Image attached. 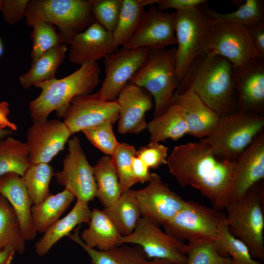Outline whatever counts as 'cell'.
<instances>
[{
  "label": "cell",
  "mask_w": 264,
  "mask_h": 264,
  "mask_svg": "<svg viewBox=\"0 0 264 264\" xmlns=\"http://www.w3.org/2000/svg\"><path fill=\"white\" fill-rule=\"evenodd\" d=\"M236 162L218 156L201 139L175 146L167 159L170 173L181 187L197 189L220 211L231 200Z\"/></svg>",
  "instance_id": "cell-1"
},
{
  "label": "cell",
  "mask_w": 264,
  "mask_h": 264,
  "mask_svg": "<svg viewBox=\"0 0 264 264\" xmlns=\"http://www.w3.org/2000/svg\"><path fill=\"white\" fill-rule=\"evenodd\" d=\"M235 67L226 58L203 53L192 65L175 93L195 92L220 117L238 110Z\"/></svg>",
  "instance_id": "cell-2"
},
{
  "label": "cell",
  "mask_w": 264,
  "mask_h": 264,
  "mask_svg": "<svg viewBox=\"0 0 264 264\" xmlns=\"http://www.w3.org/2000/svg\"><path fill=\"white\" fill-rule=\"evenodd\" d=\"M101 69L98 62H88L69 75L39 82L34 86L41 89L40 95L29 103L28 109L33 122L47 119L56 111L62 117L70 101L79 95L90 94L100 82Z\"/></svg>",
  "instance_id": "cell-3"
},
{
  "label": "cell",
  "mask_w": 264,
  "mask_h": 264,
  "mask_svg": "<svg viewBox=\"0 0 264 264\" xmlns=\"http://www.w3.org/2000/svg\"><path fill=\"white\" fill-rule=\"evenodd\" d=\"M24 17L29 26L39 22L57 26L66 44L95 22L90 0H29Z\"/></svg>",
  "instance_id": "cell-4"
},
{
  "label": "cell",
  "mask_w": 264,
  "mask_h": 264,
  "mask_svg": "<svg viewBox=\"0 0 264 264\" xmlns=\"http://www.w3.org/2000/svg\"><path fill=\"white\" fill-rule=\"evenodd\" d=\"M264 189L262 181L225 206L231 232L248 246L253 258L264 261Z\"/></svg>",
  "instance_id": "cell-5"
},
{
  "label": "cell",
  "mask_w": 264,
  "mask_h": 264,
  "mask_svg": "<svg viewBox=\"0 0 264 264\" xmlns=\"http://www.w3.org/2000/svg\"><path fill=\"white\" fill-rule=\"evenodd\" d=\"M264 127L263 115L237 110L220 117L212 133L201 140L218 156L236 161Z\"/></svg>",
  "instance_id": "cell-6"
},
{
  "label": "cell",
  "mask_w": 264,
  "mask_h": 264,
  "mask_svg": "<svg viewBox=\"0 0 264 264\" xmlns=\"http://www.w3.org/2000/svg\"><path fill=\"white\" fill-rule=\"evenodd\" d=\"M176 48L151 49L144 66L130 83L146 89L154 101V117L163 114L172 104L178 86L176 75Z\"/></svg>",
  "instance_id": "cell-7"
},
{
  "label": "cell",
  "mask_w": 264,
  "mask_h": 264,
  "mask_svg": "<svg viewBox=\"0 0 264 264\" xmlns=\"http://www.w3.org/2000/svg\"><path fill=\"white\" fill-rule=\"evenodd\" d=\"M207 7L206 3L189 11L175 12V30L177 44L175 68L178 84L192 65L204 53L212 23L207 14Z\"/></svg>",
  "instance_id": "cell-8"
},
{
  "label": "cell",
  "mask_w": 264,
  "mask_h": 264,
  "mask_svg": "<svg viewBox=\"0 0 264 264\" xmlns=\"http://www.w3.org/2000/svg\"><path fill=\"white\" fill-rule=\"evenodd\" d=\"M204 52L226 58L235 68L260 59L248 27L221 20H212Z\"/></svg>",
  "instance_id": "cell-9"
},
{
  "label": "cell",
  "mask_w": 264,
  "mask_h": 264,
  "mask_svg": "<svg viewBox=\"0 0 264 264\" xmlns=\"http://www.w3.org/2000/svg\"><path fill=\"white\" fill-rule=\"evenodd\" d=\"M225 220L226 214L221 211L190 200L163 226L165 233L180 242L215 240Z\"/></svg>",
  "instance_id": "cell-10"
},
{
  "label": "cell",
  "mask_w": 264,
  "mask_h": 264,
  "mask_svg": "<svg viewBox=\"0 0 264 264\" xmlns=\"http://www.w3.org/2000/svg\"><path fill=\"white\" fill-rule=\"evenodd\" d=\"M147 47H125L104 58L105 78L97 91L104 101H115L121 90L147 63L151 52Z\"/></svg>",
  "instance_id": "cell-11"
},
{
  "label": "cell",
  "mask_w": 264,
  "mask_h": 264,
  "mask_svg": "<svg viewBox=\"0 0 264 264\" xmlns=\"http://www.w3.org/2000/svg\"><path fill=\"white\" fill-rule=\"evenodd\" d=\"M129 243L141 247L148 260L162 259L175 264H186V244L176 240L144 217L131 235L121 236L118 242V245Z\"/></svg>",
  "instance_id": "cell-12"
},
{
  "label": "cell",
  "mask_w": 264,
  "mask_h": 264,
  "mask_svg": "<svg viewBox=\"0 0 264 264\" xmlns=\"http://www.w3.org/2000/svg\"><path fill=\"white\" fill-rule=\"evenodd\" d=\"M67 142L68 153L63 160V169L54 176L57 182L72 193L77 201L88 203L95 198L96 191L93 167L77 136Z\"/></svg>",
  "instance_id": "cell-13"
},
{
  "label": "cell",
  "mask_w": 264,
  "mask_h": 264,
  "mask_svg": "<svg viewBox=\"0 0 264 264\" xmlns=\"http://www.w3.org/2000/svg\"><path fill=\"white\" fill-rule=\"evenodd\" d=\"M132 192L142 217L159 226L170 220L186 203L154 173L144 188Z\"/></svg>",
  "instance_id": "cell-14"
},
{
  "label": "cell",
  "mask_w": 264,
  "mask_h": 264,
  "mask_svg": "<svg viewBox=\"0 0 264 264\" xmlns=\"http://www.w3.org/2000/svg\"><path fill=\"white\" fill-rule=\"evenodd\" d=\"M119 112L116 101L102 100L96 92L74 97L62 117L73 134L106 122L114 124Z\"/></svg>",
  "instance_id": "cell-15"
},
{
  "label": "cell",
  "mask_w": 264,
  "mask_h": 264,
  "mask_svg": "<svg viewBox=\"0 0 264 264\" xmlns=\"http://www.w3.org/2000/svg\"><path fill=\"white\" fill-rule=\"evenodd\" d=\"M71 135L66 124L60 120L33 122L26 134L30 164L48 163L64 150Z\"/></svg>",
  "instance_id": "cell-16"
},
{
  "label": "cell",
  "mask_w": 264,
  "mask_h": 264,
  "mask_svg": "<svg viewBox=\"0 0 264 264\" xmlns=\"http://www.w3.org/2000/svg\"><path fill=\"white\" fill-rule=\"evenodd\" d=\"M175 12L159 11L152 5L146 11L137 30L127 45L129 48H165L177 44L175 30Z\"/></svg>",
  "instance_id": "cell-17"
},
{
  "label": "cell",
  "mask_w": 264,
  "mask_h": 264,
  "mask_svg": "<svg viewBox=\"0 0 264 264\" xmlns=\"http://www.w3.org/2000/svg\"><path fill=\"white\" fill-rule=\"evenodd\" d=\"M115 101L119 107V133L136 134L147 128L146 113L154 104L152 96L146 89L130 83L121 90Z\"/></svg>",
  "instance_id": "cell-18"
},
{
  "label": "cell",
  "mask_w": 264,
  "mask_h": 264,
  "mask_svg": "<svg viewBox=\"0 0 264 264\" xmlns=\"http://www.w3.org/2000/svg\"><path fill=\"white\" fill-rule=\"evenodd\" d=\"M68 59L71 63L82 66L98 62L118 49L112 32L95 22L76 35L70 44Z\"/></svg>",
  "instance_id": "cell-19"
},
{
  "label": "cell",
  "mask_w": 264,
  "mask_h": 264,
  "mask_svg": "<svg viewBox=\"0 0 264 264\" xmlns=\"http://www.w3.org/2000/svg\"><path fill=\"white\" fill-rule=\"evenodd\" d=\"M238 110L263 115L264 112V60L258 59L235 68Z\"/></svg>",
  "instance_id": "cell-20"
},
{
  "label": "cell",
  "mask_w": 264,
  "mask_h": 264,
  "mask_svg": "<svg viewBox=\"0 0 264 264\" xmlns=\"http://www.w3.org/2000/svg\"><path fill=\"white\" fill-rule=\"evenodd\" d=\"M264 178V133L263 132L236 160L230 201L241 198L252 186Z\"/></svg>",
  "instance_id": "cell-21"
},
{
  "label": "cell",
  "mask_w": 264,
  "mask_h": 264,
  "mask_svg": "<svg viewBox=\"0 0 264 264\" xmlns=\"http://www.w3.org/2000/svg\"><path fill=\"white\" fill-rule=\"evenodd\" d=\"M0 195L10 203L19 219L26 241L34 240L37 234L32 220L33 202L20 175L8 173L0 176Z\"/></svg>",
  "instance_id": "cell-22"
},
{
  "label": "cell",
  "mask_w": 264,
  "mask_h": 264,
  "mask_svg": "<svg viewBox=\"0 0 264 264\" xmlns=\"http://www.w3.org/2000/svg\"><path fill=\"white\" fill-rule=\"evenodd\" d=\"M172 103L177 104L183 110L188 134L201 139L212 133L220 117L191 90L175 93Z\"/></svg>",
  "instance_id": "cell-23"
},
{
  "label": "cell",
  "mask_w": 264,
  "mask_h": 264,
  "mask_svg": "<svg viewBox=\"0 0 264 264\" xmlns=\"http://www.w3.org/2000/svg\"><path fill=\"white\" fill-rule=\"evenodd\" d=\"M91 210L88 203L77 201L71 210L64 218L54 222L35 244L37 254L46 255L60 239L68 236L70 232L82 223H88Z\"/></svg>",
  "instance_id": "cell-24"
},
{
  "label": "cell",
  "mask_w": 264,
  "mask_h": 264,
  "mask_svg": "<svg viewBox=\"0 0 264 264\" xmlns=\"http://www.w3.org/2000/svg\"><path fill=\"white\" fill-rule=\"evenodd\" d=\"M80 225L68 237L87 253L91 264H150L145 254L138 245L123 244L106 251H100L86 245L79 235Z\"/></svg>",
  "instance_id": "cell-25"
},
{
  "label": "cell",
  "mask_w": 264,
  "mask_h": 264,
  "mask_svg": "<svg viewBox=\"0 0 264 264\" xmlns=\"http://www.w3.org/2000/svg\"><path fill=\"white\" fill-rule=\"evenodd\" d=\"M88 224V227L80 235L86 245L91 248L96 247L100 251H106L118 245V241L122 236L102 210H91Z\"/></svg>",
  "instance_id": "cell-26"
},
{
  "label": "cell",
  "mask_w": 264,
  "mask_h": 264,
  "mask_svg": "<svg viewBox=\"0 0 264 264\" xmlns=\"http://www.w3.org/2000/svg\"><path fill=\"white\" fill-rule=\"evenodd\" d=\"M150 142H159L170 139L177 140L188 134V128L182 109L172 103L161 115L148 123Z\"/></svg>",
  "instance_id": "cell-27"
},
{
  "label": "cell",
  "mask_w": 264,
  "mask_h": 264,
  "mask_svg": "<svg viewBox=\"0 0 264 264\" xmlns=\"http://www.w3.org/2000/svg\"><path fill=\"white\" fill-rule=\"evenodd\" d=\"M75 199L72 193L65 188L57 194H50L42 201L33 204L31 213L36 231L44 233L59 219Z\"/></svg>",
  "instance_id": "cell-28"
},
{
  "label": "cell",
  "mask_w": 264,
  "mask_h": 264,
  "mask_svg": "<svg viewBox=\"0 0 264 264\" xmlns=\"http://www.w3.org/2000/svg\"><path fill=\"white\" fill-rule=\"evenodd\" d=\"M158 0H122L116 26L112 32L117 45L125 46L139 27L146 13L145 7Z\"/></svg>",
  "instance_id": "cell-29"
},
{
  "label": "cell",
  "mask_w": 264,
  "mask_h": 264,
  "mask_svg": "<svg viewBox=\"0 0 264 264\" xmlns=\"http://www.w3.org/2000/svg\"><path fill=\"white\" fill-rule=\"evenodd\" d=\"M102 210L112 221L122 236L131 235L142 217L132 189L122 192L117 200Z\"/></svg>",
  "instance_id": "cell-30"
},
{
  "label": "cell",
  "mask_w": 264,
  "mask_h": 264,
  "mask_svg": "<svg viewBox=\"0 0 264 264\" xmlns=\"http://www.w3.org/2000/svg\"><path fill=\"white\" fill-rule=\"evenodd\" d=\"M67 51L66 45L61 44L42 55L32 64L27 72L20 76L19 80L22 87L27 89L37 82L55 79L57 68L65 58Z\"/></svg>",
  "instance_id": "cell-31"
},
{
  "label": "cell",
  "mask_w": 264,
  "mask_h": 264,
  "mask_svg": "<svg viewBox=\"0 0 264 264\" xmlns=\"http://www.w3.org/2000/svg\"><path fill=\"white\" fill-rule=\"evenodd\" d=\"M96 184V197L104 208L113 203L120 197L122 191L119 178L109 155L101 157L93 166Z\"/></svg>",
  "instance_id": "cell-32"
},
{
  "label": "cell",
  "mask_w": 264,
  "mask_h": 264,
  "mask_svg": "<svg viewBox=\"0 0 264 264\" xmlns=\"http://www.w3.org/2000/svg\"><path fill=\"white\" fill-rule=\"evenodd\" d=\"M25 242L14 210L8 201L0 195V252L10 247L22 254L25 250Z\"/></svg>",
  "instance_id": "cell-33"
},
{
  "label": "cell",
  "mask_w": 264,
  "mask_h": 264,
  "mask_svg": "<svg viewBox=\"0 0 264 264\" xmlns=\"http://www.w3.org/2000/svg\"><path fill=\"white\" fill-rule=\"evenodd\" d=\"M30 164L25 142L10 136L0 138V176L14 173L22 176Z\"/></svg>",
  "instance_id": "cell-34"
},
{
  "label": "cell",
  "mask_w": 264,
  "mask_h": 264,
  "mask_svg": "<svg viewBox=\"0 0 264 264\" xmlns=\"http://www.w3.org/2000/svg\"><path fill=\"white\" fill-rule=\"evenodd\" d=\"M55 173L48 163L30 164L22 178L33 204L49 195V184Z\"/></svg>",
  "instance_id": "cell-35"
},
{
  "label": "cell",
  "mask_w": 264,
  "mask_h": 264,
  "mask_svg": "<svg viewBox=\"0 0 264 264\" xmlns=\"http://www.w3.org/2000/svg\"><path fill=\"white\" fill-rule=\"evenodd\" d=\"M207 16L211 20H221L236 22L249 27L264 22V2L262 0H246L235 11L220 13L207 7Z\"/></svg>",
  "instance_id": "cell-36"
},
{
  "label": "cell",
  "mask_w": 264,
  "mask_h": 264,
  "mask_svg": "<svg viewBox=\"0 0 264 264\" xmlns=\"http://www.w3.org/2000/svg\"><path fill=\"white\" fill-rule=\"evenodd\" d=\"M186 254V264H234L229 255L220 251L214 239L188 242Z\"/></svg>",
  "instance_id": "cell-37"
},
{
  "label": "cell",
  "mask_w": 264,
  "mask_h": 264,
  "mask_svg": "<svg viewBox=\"0 0 264 264\" xmlns=\"http://www.w3.org/2000/svg\"><path fill=\"white\" fill-rule=\"evenodd\" d=\"M215 242L222 253L231 256L234 264H263L255 260L246 244L231 232L226 220L220 225Z\"/></svg>",
  "instance_id": "cell-38"
},
{
  "label": "cell",
  "mask_w": 264,
  "mask_h": 264,
  "mask_svg": "<svg viewBox=\"0 0 264 264\" xmlns=\"http://www.w3.org/2000/svg\"><path fill=\"white\" fill-rule=\"evenodd\" d=\"M136 151L134 146L127 143H120L111 156L122 192L131 189L133 185L137 183L132 169V160Z\"/></svg>",
  "instance_id": "cell-39"
},
{
  "label": "cell",
  "mask_w": 264,
  "mask_h": 264,
  "mask_svg": "<svg viewBox=\"0 0 264 264\" xmlns=\"http://www.w3.org/2000/svg\"><path fill=\"white\" fill-rule=\"evenodd\" d=\"M32 27L33 45L31 56L33 64L45 52L63 44L55 26L47 22H39Z\"/></svg>",
  "instance_id": "cell-40"
},
{
  "label": "cell",
  "mask_w": 264,
  "mask_h": 264,
  "mask_svg": "<svg viewBox=\"0 0 264 264\" xmlns=\"http://www.w3.org/2000/svg\"><path fill=\"white\" fill-rule=\"evenodd\" d=\"M111 122H106L82 131L88 140L107 155L111 156L120 143L117 141Z\"/></svg>",
  "instance_id": "cell-41"
},
{
  "label": "cell",
  "mask_w": 264,
  "mask_h": 264,
  "mask_svg": "<svg viewBox=\"0 0 264 264\" xmlns=\"http://www.w3.org/2000/svg\"><path fill=\"white\" fill-rule=\"evenodd\" d=\"M95 22L112 32L119 19L122 0H90Z\"/></svg>",
  "instance_id": "cell-42"
},
{
  "label": "cell",
  "mask_w": 264,
  "mask_h": 264,
  "mask_svg": "<svg viewBox=\"0 0 264 264\" xmlns=\"http://www.w3.org/2000/svg\"><path fill=\"white\" fill-rule=\"evenodd\" d=\"M169 147L159 142H150L146 146L136 150L135 155L150 169H156L167 164Z\"/></svg>",
  "instance_id": "cell-43"
},
{
  "label": "cell",
  "mask_w": 264,
  "mask_h": 264,
  "mask_svg": "<svg viewBox=\"0 0 264 264\" xmlns=\"http://www.w3.org/2000/svg\"><path fill=\"white\" fill-rule=\"evenodd\" d=\"M28 0H3L1 9L4 22L13 25L20 21L25 16Z\"/></svg>",
  "instance_id": "cell-44"
},
{
  "label": "cell",
  "mask_w": 264,
  "mask_h": 264,
  "mask_svg": "<svg viewBox=\"0 0 264 264\" xmlns=\"http://www.w3.org/2000/svg\"><path fill=\"white\" fill-rule=\"evenodd\" d=\"M207 3L205 0H158V10H163L174 9L176 12H187L194 10Z\"/></svg>",
  "instance_id": "cell-45"
},
{
  "label": "cell",
  "mask_w": 264,
  "mask_h": 264,
  "mask_svg": "<svg viewBox=\"0 0 264 264\" xmlns=\"http://www.w3.org/2000/svg\"><path fill=\"white\" fill-rule=\"evenodd\" d=\"M260 59L264 60V22L248 27Z\"/></svg>",
  "instance_id": "cell-46"
},
{
  "label": "cell",
  "mask_w": 264,
  "mask_h": 264,
  "mask_svg": "<svg viewBox=\"0 0 264 264\" xmlns=\"http://www.w3.org/2000/svg\"><path fill=\"white\" fill-rule=\"evenodd\" d=\"M132 169L133 176L137 183L149 182L152 173L150 172V168L143 161L136 155L132 160Z\"/></svg>",
  "instance_id": "cell-47"
},
{
  "label": "cell",
  "mask_w": 264,
  "mask_h": 264,
  "mask_svg": "<svg viewBox=\"0 0 264 264\" xmlns=\"http://www.w3.org/2000/svg\"><path fill=\"white\" fill-rule=\"evenodd\" d=\"M16 252L7 247L0 252V264H11Z\"/></svg>",
  "instance_id": "cell-48"
},
{
  "label": "cell",
  "mask_w": 264,
  "mask_h": 264,
  "mask_svg": "<svg viewBox=\"0 0 264 264\" xmlns=\"http://www.w3.org/2000/svg\"><path fill=\"white\" fill-rule=\"evenodd\" d=\"M150 264H175L167 260L155 258L150 261Z\"/></svg>",
  "instance_id": "cell-49"
},
{
  "label": "cell",
  "mask_w": 264,
  "mask_h": 264,
  "mask_svg": "<svg viewBox=\"0 0 264 264\" xmlns=\"http://www.w3.org/2000/svg\"><path fill=\"white\" fill-rule=\"evenodd\" d=\"M13 134V131L8 129H4L0 128V138L9 136Z\"/></svg>",
  "instance_id": "cell-50"
},
{
  "label": "cell",
  "mask_w": 264,
  "mask_h": 264,
  "mask_svg": "<svg viewBox=\"0 0 264 264\" xmlns=\"http://www.w3.org/2000/svg\"><path fill=\"white\" fill-rule=\"evenodd\" d=\"M4 48L2 44V42L0 38V57L2 55L3 53Z\"/></svg>",
  "instance_id": "cell-51"
},
{
  "label": "cell",
  "mask_w": 264,
  "mask_h": 264,
  "mask_svg": "<svg viewBox=\"0 0 264 264\" xmlns=\"http://www.w3.org/2000/svg\"><path fill=\"white\" fill-rule=\"evenodd\" d=\"M3 3V0H0V11H1Z\"/></svg>",
  "instance_id": "cell-52"
}]
</instances>
